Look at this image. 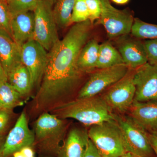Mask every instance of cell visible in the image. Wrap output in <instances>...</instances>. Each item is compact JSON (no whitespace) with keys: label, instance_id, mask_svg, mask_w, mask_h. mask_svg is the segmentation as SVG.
<instances>
[{"label":"cell","instance_id":"cell-1","mask_svg":"<svg viewBox=\"0 0 157 157\" xmlns=\"http://www.w3.org/2000/svg\"><path fill=\"white\" fill-rule=\"evenodd\" d=\"M92 23L90 20L75 23L48 52L41 84L29 104L32 118L75 100L74 94L84 73L78 68L77 60L90 36Z\"/></svg>","mask_w":157,"mask_h":157},{"label":"cell","instance_id":"cell-2","mask_svg":"<svg viewBox=\"0 0 157 157\" xmlns=\"http://www.w3.org/2000/svg\"><path fill=\"white\" fill-rule=\"evenodd\" d=\"M67 119L59 118L44 113L33 123V148L38 157H57L62 143L69 131Z\"/></svg>","mask_w":157,"mask_h":157},{"label":"cell","instance_id":"cell-3","mask_svg":"<svg viewBox=\"0 0 157 157\" xmlns=\"http://www.w3.org/2000/svg\"><path fill=\"white\" fill-rule=\"evenodd\" d=\"M49 113L63 119H73L87 126L114 121L112 110L102 98H76Z\"/></svg>","mask_w":157,"mask_h":157},{"label":"cell","instance_id":"cell-4","mask_svg":"<svg viewBox=\"0 0 157 157\" xmlns=\"http://www.w3.org/2000/svg\"><path fill=\"white\" fill-rule=\"evenodd\" d=\"M113 117L126 151L139 157H153L155 153L150 143L148 133L130 117L114 113Z\"/></svg>","mask_w":157,"mask_h":157},{"label":"cell","instance_id":"cell-5","mask_svg":"<svg viewBox=\"0 0 157 157\" xmlns=\"http://www.w3.org/2000/svg\"><path fill=\"white\" fill-rule=\"evenodd\" d=\"M88 135L103 157H119L127 152L114 121L92 126L88 131Z\"/></svg>","mask_w":157,"mask_h":157},{"label":"cell","instance_id":"cell-6","mask_svg":"<svg viewBox=\"0 0 157 157\" xmlns=\"http://www.w3.org/2000/svg\"><path fill=\"white\" fill-rule=\"evenodd\" d=\"M53 6L48 0H41L33 11V39L47 52L59 39Z\"/></svg>","mask_w":157,"mask_h":157},{"label":"cell","instance_id":"cell-7","mask_svg":"<svg viewBox=\"0 0 157 157\" xmlns=\"http://www.w3.org/2000/svg\"><path fill=\"white\" fill-rule=\"evenodd\" d=\"M102 11L99 18L109 38L126 36L131 33L134 19L129 10H121L112 6L109 0H101Z\"/></svg>","mask_w":157,"mask_h":157},{"label":"cell","instance_id":"cell-8","mask_svg":"<svg viewBox=\"0 0 157 157\" xmlns=\"http://www.w3.org/2000/svg\"><path fill=\"white\" fill-rule=\"evenodd\" d=\"M130 69L125 64L99 69L80 89L77 98L95 97L124 77Z\"/></svg>","mask_w":157,"mask_h":157},{"label":"cell","instance_id":"cell-9","mask_svg":"<svg viewBox=\"0 0 157 157\" xmlns=\"http://www.w3.org/2000/svg\"><path fill=\"white\" fill-rule=\"evenodd\" d=\"M48 52L32 39L20 48L21 62L27 68L34 88H39L48 60Z\"/></svg>","mask_w":157,"mask_h":157},{"label":"cell","instance_id":"cell-10","mask_svg":"<svg viewBox=\"0 0 157 157\" xmlns=\"http://www.w3.org/2000/svg\"><path fill=\"white\" fill-rule=\"evenodd\" d=\"M135 70L130 69L127 75L113 85L102 97L111 110L124 113L132 106L135 94L133 80Z\"/></svg>","mask_w":157,"mask_h":157},{"label":"cell","instance_id":"cell-11","mask_svg":"<svg viewBox=\"0 0 157 157\" xmlns=\"http://www.w3.org/2000/svg\"><path fill=\"white\" fill-rule=\"evenodd\" d=\"M135 87L134 101H157V65L146 63L135 70L133 77Z\"/></svg>","mask_w":157,"mask_h":157},{"label":"cell","instance_id":"cell-12","mask_svg":"<svg viewBox=\"0 0 157 157\" xmlns=\"http://www.w3.org/2000/svg\"><path fill=\"white\" fill-rule=\"evenodd\" d=\"M35 136L29 127L25 109L21 112L14 127L6 136L3 148L2 157H11L23 147H33Z\"/></svg>","mask_w":157,"mask_h":157},{"label":"cell","instance_id":"cell-13","mask_svg":"<svg viewBox=\"0 0 157 157\" xmlns=\"http://www.w3.org/2000/svg\"><path fill=\"white\" fill-rule=\"evenodd\" d=\"M118 51L124 64L131 70H136L147 63L144 42L138 39L123 38L118 44Z\"/></svg>","mask_w":157,"mask_h":157},{"label":"cell","instance_id":"cell-14","mask_svg":"<svg viewBox=\"0 0 157 157\" xmlns=\"http://www.w3.org/2000/svg\"><path fill=\"white\" fill-rule=\"evenodd\" d=\"M88 131L74 127L68 131L57 157H83L89 142Z\"/></svg>","mask_w":157,"mask_h":157},{"label":"cell","instance_id":"cell-15","mask_svg":"<svg viewBox=\"0 0 157 157\" xmlns=\"http://www.w3.org/2000/svg\"><path fill=\"white\" fill-rule=\"evenodd\" d=\"M128 110L129 117L146 132H157V101H134Z\"/></svg>","mask_w":157,"mask_h":157},{"label":"cell","instance_id":"cell-16","mask_svg":"<svg viewBox=\"0 0 157 157\" xmlns=\"http://www.w3.org/2000/svg\"><path fill=\"white\" fill-rule=\"evenodd\" d=\"M34 28L33 11L21 12L12 16V38L20 48L29 40L33 39Z\"/></svg>","mask_w":157,"mask_h":157},{"label":"cell","instance_id":"cell-17","mask_svg":"<svg viewBox=\"0 0 157 157\" xmlns=\"http://www.w3.org/2000/svg\"><path fill=\"white\" fill-rule=\"evenodd\" d=\"M21 63L20 48L13 39L0 31V63L7 75Z\"/></svg>","mask_w":157,"mask_h":157},{"label":"cell","instance_id":"cell-18","mask_svg":"<svg viewBox=\"0 0 157 157\" xmlns=\"http://www.w3.org/2000/svg\"><path fill=\"white\" fill-rule=\"evenodd\" d=\"M8 82L22 96L24 99L30 95L34 88L30 75L27 68L20 63L8 75Z\"/></svg>","mask_w":157,"mask_h":157},{"label":"cell","instance_id":"cell-19","mask_svg":"<svg viewBox=\"0 0 157 157\" xmlns=\"http://www.w3.org/2000/svg\"><path fill=\"white\" fill-rule=\"evenodd\" d=\"M100 45L97 40L93 39L86 42L82 48L77 65L83 73H89L97 68Z\"/></svg>","mask_w":157,"mask_h":157},{"label":"cell","instance_id":"cell-20","mask_svg":"<svg viewBox=\"0 0 157 157\" xmlns=\"http://www.w3.org/2000/svg\"><path fill=\"white\" fill-rule=\"evenodd\" d=\"M122 64H124L123 60L115 47L109 42L100 45L97 69H105Z\"/></svg>","mask_w":157,"mask_h":157},{"label":"cell","instance_id":"cell-21","mask_svg":"<svg viewBox=\"0 0 157 157\" xmlns=\"http://www.w3.org/2000/svg\"><path fill=\"white\" fill-rule=\"evenodd\" d=\"M76 0H56L53 8V14L57 26L67 27L72 23L71 16Z\"/></svg>","mask_w":157,"mask_h":157},{"label":"cell","instance_id":"cell-22","mask_svg":"<svg viewBox=\"0 0 157 157\" xmlns=\"http://www.w3.org/2000/svg\"><path fill=\"white\" fill-rule=\"evenodd\" d=\"M24 99L8 82H0V105L3 108L13 109L22 106Z\"/></svg>","mask_w":157,"mask_h":157},{"label":"cell","instance_id":"cell-23","mask_svg":"<svg viewBox=\"0 0 157 157\" xmlns=\"http://www.w3.org/2000/svg\"><path fill=\"white\" fill-rule=\"evenodd\" d=\"M131 33L137 39H157V25L135 18Z\"/></svg>","mask_w":157,"mask_h":157},{"label":"cell","instance_id":"cell-24","mask_svg":"<svg viewBox=\"0 0 157 157\" xmlns=\"http://www.w3.org/2000/svg\"><path fill=\"white\" fill-rule=\"evenodd\" d=\"M11 18L12 15L8 3L4 0H0V31L13 39L11 29Z\"/></svg>","mask_w":157,"mask_h":157},{"label":"cell","instance_id":"cell-25","mask_svg":"<svg viewBox=\"0 0 157 157\" xmlns=\"http://www.w3.org/2000/svg\"><path fill=\"white\" fill-rule=\"evenodd\" d=\"M41 0H10L8 2L12 16L21 12L33 11Z\"/></svg>","mask_w":157,"mask_h":157},{"label":"cell","instance_id":"cell-26","mask_svg":"<svg viewBox=\"0 0 157 157\" xmlns=\"http://www.w3.org/2000/svg\"><path fill=\"white\" fill-rule=\"evenodd\" d=\"M90 14L85 0H76L71 16L72 23H78L89 20Z\"/></svg>","mask_w":157,"mask_h":157},{"label":"cell","instance_id":"cell-27","mask_svg":"<svg viewBox=\"0 0 157 157\" xmlns=\"http://www.w3.org/2000/svg\"><path fill=\"white\" fill-rule=\"evenodd\" d=\"M147 56V63L157 65V39H149L144 42Z\"/></svg>","mask_w":157,"mask_h":157},{"label":"cell","instance_id":"cell-28","mask_svg":"<svg viewBox=\"0 0 157 157\" xmlns=\"http://www.w3.org/2000/svg\"><path fill=\"white\" fill-rule=\"evenodd\" d=\"M89 12V20L92 23L95 20L99 19L102 11L101 0H85Z\"/></svg>","mask_w":157,"mask_h":157},{"label":"cell","instance_id":"cell-29","mask_svg":"<svg viewBox=\"0 0 157 157\" xmlns=\"http://www.w3.org/2000/svg\"><path fill=\"white\" fill-rule=\"evenodd\" d=\"M13 116V109H0V134H5L9 128Z\"/></svg>","mask_w":157,"mask_h":157},{"label":"cell","instance_id":"cell-30","mask_svg":"<svg viewBox=\"0 0 157 157\" xmlns=\"http://www.w3.org/2000/svg\"><path fill=\"white\" fill-rule=\"evenodd\" d=\"M83 157H103L100 155L99 152L97 150L93 144L90 140H89L88 146L85 155Z\"/></svg>","mask_w":157,"mask_h":157},{"label":"cell","instance_id":"cell-31","mask_svg":"<svg viewBox=\"0 0 157 157\" xmlns=\"http://www.w3.org/2000/svg\"><path fill=\"white\" fill-rule=\"evenodd\" d=\"M148 136L152 148L157 157V132L148 133Z\"/></svg>","mask_w":157,"mask_h":157},{"label":"cell","instance_id":"cell-32","mask_svg":"<svg viewBox=\"0 0 157 157\" xmlns=\"http://www.w3.org/2000/svg\"><path fill=\"white\" fill-rule=\"evenodd\" d=\"M19 151L26 156L28 157H35V151L33 147L27 146L23 147Z\"/></svg>","mask_w":157,"mask_h":157},{"label":"cell","instance_id":"cell-33","mask_svg":"<svg viewBox=\"0 0 157 157\" xmlns=\"http://www.w3.org/2000/svg\"><path fill=\"white\" fill-rule=\"evenodd\" d=\"M8 82V76L2 66L0 63V82Z\"/></svg>","mask_w":157,"mask_h":157},{"label":"cell","instance_id":"cell-34","mask_svg":"<svg viewBox=\"0 0 157 157\" xmlns=\"http://www.w3.org/2000/svg\"><path fill=\"white\" fill-rule=\"evenodd\" d=\"M7 135L5 134H0V157H2L3 148L6 141Z\"/></svg>","mask_w":157,"mask_h":157},{"label":"cell","instance_id":"cell-35","mask_svg":"<svg viewBox=\"0 0 157 157\" xmlns=\"http://www.w3.org/2000/svg\"><path fill=\"white\" fill-rule=\"evenodd\" d=\"M119 157H139L137 156L136 155L133 154L132 153L129 152H126L123 155H121V156Z\"/></svg>","mask_w":157,"mask_h":157},{"label":"cell","instance_id":"cell-36","mask_svg":"<svg viewBox=\"0 0 157 157\" xmlns=\"http://www.w3.org/2000/svg\"><path fill=\"white\" fill-rule=\"evenodd\" d=\"M112 1L117 4L123 5V4H126L128 3L129 0H112Z\"/></svg>","mask_w":157,"mask_h":157},{"label":"cell","instance_id":"cell-37","mask_svg":"<svg viewBox=\"0 0 157 157\" xmlns=\"http://www.w3.org/2000/svg\"><path fill=\"white\" fill-rule=\"evenodd\" d=\"M12 157H28L26 156L25 155L23 154H22L20 151H17L14 152L13 155H12Z\"/></svg>","mask_w":157,"mask_h":157},{"label":"cell","instance_id":"cell-38","mask_svg":"<svg viewBox=\"0 0 157 157\" xmlns=\"http://www.w3.org/2000/svg\"><path fill=\"white\" fill-rule=\"evenodd\" d=\"M52 5H54L56 2V0H48Z\"/></svg>","mask_w":157,"mask_h":157},{"label":"cell","instance_id":"cell-39","mask_svg":"<svg viewBox=\"0 0 157 157\" xmlns=\"http://www.w3.org/2000/svg\"><path fill=\"white\" fill-rule=\"evenodd\" d=\"M4 1H6L7 3H8V2H9V1H10V0H4Z\"/></svg>","mask_w":157,"mask_h":157},{"label":"cell","instance_id":"cell-40","mask_svg":"<svg viewBox=\"0 0 157 157\" xmlns=\"http://www.w3.org/2000/svg\"><path fill=\"white\" fill-rule=\"evenodd\" d=\"M2 108H3L2 107V106H1V105H0V109H2Z\"/></svg>","mask_w":157,"mask_h":157}]
</instances>
